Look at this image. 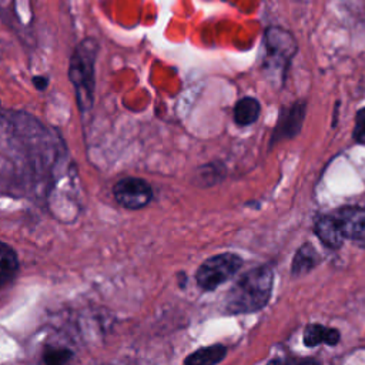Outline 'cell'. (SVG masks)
<instances>
[{
	"label": "cell",
	"instance_id": "6da1fadb",
	"mask_svg": "<svg viewBox=\"0 0 365 365\" xmlns=\"http://www.w3.org/2000/svg\"><path fill=\"white\" fill-rule=\"evenodd\" d=\"M271 267L259 265L242 274L228 289L222 308L227 314H250L264 308L272 292Z\"/></svg>",
	"mask_w": 365,
	"mask_h": 365
},
{
	"label": "cell",
	"instance_id": "7a4b0ae2",
	"mask_svg": "<svg viewBox=\"0 0 365 365\" xmlns=\"http://www.w3.org/2000/svg\"><path fill=\"white\" fill-rule=\"evenodd\" d=\"M97 53V40L86 37L74 47L70 57L68 80L74 90L77 107L81 113H87L94 104Z\"/></svg>",
	"mask_w": 365,
	"mask_h": 365
},
{
	"label": "cell",
	"instance_id": "5b68a950",
	"mask_svg": "<svg viewBox=\"0 0 365 365\" xmlns=\"http://www.w3.org/2000/svg\"><path fill=\"white\" fill-rule=\"evenodd\" d=\"M115 202L125 210H141L154 198L151 184L140 177H123L113 185Z\"/></svg>",
	"mask_w": 365,
	"mask_h": 365
},
{
	"label": "cell",
	"instance_id": "ac0fdd59",
	"mask_svg": "<svg viewBox=\"0 0 365 365\" xmlns=\"http://www.w3.org/2000/svg\"><path fill=\"white\" fill-rule=\"evenodd\" d=\"M177 278H178V279H181L178 284H180V287H181V288H184V284H185V281H187L185 274H184V272H178V274H177Z\"/></svg>",
	"mask_w": 365,
	"mask_h": 365
},
{
	"label": "cell",
	"instance_id": "5bb4252c",
	"mask_svg": "<svg viewBox=\"0 0 365 365\" xmlns=\"http://www.w3.org/2000/svg\"><path fill=\"white\" fill-rule=\"evenodd\" d=\"M74 352L66 346H47L43 351V362L48 365H61L71 361Z\"/></svg>",
	"mask_w": 365,
	"mask_h": 365
},
{
	"label": "cell",
	"instance_id": "9a60e30c",
	"mask_svg": "<svg viewBox=\"0 0 365 365\" xmlns=\"http://www.w3.org/2000/svg\"><path fill=\"white\" fill-rule=\"evenodd\" d=\"M222 174H224V168L221 167V164L210 163V164H205L198 168L197 180L205 185H212L221 180Z\"/></svg>",
	"mask_w": 365,
	"mask_h": 365
},
{
	"label": "cell",
	"instance_id": "e0dca14e",
	"mask_svg": "<svg viewBox=\"0 0 365 365\" xmlns=\"http://www.w3.org/2000/svg\"><path fill=\"white\" fill-rule=\"evenodd\" d=\"M31 81H33V86H34L38 91L46 90L47 86H48V78L44 77V76H34V77L31 78Z\"/></svg>",
	"mask_w": 365,
	"mask_h": 365
},
{
	"label": "cell",
	"instance_id": "30bf717a",
	"mask_svg": "<svg viewBox=\"0 0 365 365\" xmlns=\"http://www.w3.org/2000/svg\"><path fill=\"white\" fill-rule=\"evenodd\" d=\"M339 338L341 335L338 329L328 328L321 324H309L305 327V331H304V344L309 348L317 346L319 344L336 345Z\"/></svg>",
	"mask_w": 365,
	"mask_h": 365
},
{
	"label": "cell",
	"instance_id": "277c9868",
	"mask_svg": "<svg viewBox=\"0 0 365 365\" xmlns=\"http://www.w3.org/2000/svg\"><path fill=\"white\" fill-rule=\"evenodd\" d=\"M265 68L274 76H284L288 63L297 53L294 36L282 27H268L264 34Z\"/></svg>",
	"mask_w": 365,
	"mask_h": 365
},
{
	"label": "cell",
	"instance_id": "8fae6325",
	"mask_svg": "<svg viewBox=\"0 0 365 365\" xmlns=\"http://www.w3.org/2000/svg\"><path fill=\"white\" fill-rule=\"evenodd\" d=\"M227 355V348L222 344H214L202 346L191 352L185 359V365H215L221 362Z\"/></svg>",
	"mask_w": 365,
	"mask_h": 365
},
{
	"label": "cell",
	"instance_id": "d6986e66",
	"mask_svg": "<svg viewBox=\"0 0 365 365\" xmlns=\"http://www.w3.org/2000/svg\"><path fill=\"white\" fill-rule=\"evenodd\" d=\"M0 108H1V104H0ZM0 115H1V114H0Z\"/></svg>",
	"mask_w": 365,
	"mask_h": 365
},
{
	"label": "cell",
	"instance_id": "7c38bea8",
	"mask_svg": "<svg viewBox=\"0 0 365 365\" xmlns=\"http://www.w3.org/2000/svg\"><path fill=\"white\" fill-rule=\"evenodd\" d=\"M261 111V104L254 97H242L234 107V121L240 127L254 124Z\"/></svg>",
	"mask_w": 365,
	"mask_h": 365
},
{
	"label": "cell",
	"instance_id": "4fadbf2b",
	"mask_svg": "<svg viewBox=\"0 0 365 365\" xmlns=\"http://www.w3.org/2000/svg\"><path fill=\"white\" fill-rule=\"evenodd\" d=\"M319 255L311 244H304L299 247L294 255L291 271L294 275H302L315 268L319 262Z\"/></svg>",
	"mask_w": 365,
	"mask_h": 365
},
{
	"label": "cell",
	"instance_id": "52a82bcc",
	"mask_svg": "<svg viewBox=\"0 0 365 365\" xmlns=\"http://www.w3.org/2000/svg\"><path fill=\"white\" fill-rule=\"evenodd\" d=\"M305 117V104L295 103L292 107L287 108V111L281 115L275 133L272 135V141L275 143L279 138H288L298 134L302 121Z\"/></svg>",
	"mask_w": 365,
	"mask_h": 365
},
{
	"label": "cell",
	"instance_id": "3957f363",
	"mask_svg": "<svg viewBox=\"0 0 365 365\" xmlns=\"http://www.w3.org/2000/svg\"><path fill=\"white\" fill-rule=\"evenodd\" d=\"M242 265V258L234 252H221L207 258L195 271V282L204 291H214L232 278Z\"/></svg>",
	"mask_w": 365,
	"mask_h": 365
},
{
	"label": "cell",
	"instance_id": "2e32d148",
	"mask_svg": "<svg viewBox=\"0 0 365 365\" xmlns=\"http://www.w3.org/2000/svg\"><path fill=\"white\" fill-rule=\"evenodd\" d=\"M352 137L356 143L365 144V107L358 110L355 115V127H354Z\"/></svg>",
	"mask_w": 365,
	"mask_h": 365
},
{
	"label": "cell",
	"instance_id": "9c48e42d",
	"mask_svg": "<svg viewBox=\"0 0 365 365\" xmlns=\"http://www.w3.org/2000/svg\"><path fill=\"white\" fill-rule=\"evenodd\" d=\"M19 255L16 250L0 241V288L11 282L19 272Z\"/></svg>",
	"mask_w": 365,
	"mask_h": 365
},
{
	"label": "cell",
	"instance_id": "8992f818",
	"mask_svg": "<svg viewBox=\"0 0 365 365\" xmlns=\"http://www.w3.org/2000/svg\"><path fill=\"white\" fill-rule=\"evenodd\" d=\"M345 238L365 240V208L345 207L335 214Z\"/></svg>",
	"mask_w": 365,
	"mask_h": 365
},
{
	"label": "cell",
	"instance_id": "ba28073f",
	"mask_svg": "<svg viewBox=\"0 0 365 365\" xmlns=\"http://www.w3.org/2000/svg\"><path fill=\"white\" fill-rule=\"evenodd\" d=\"M314 231L321 242L328 248H339L345 238L335 215H324L318 218Z\"/></svg>",
	"mask_w": 365,
	"mask_h": 365
}]
</instances>
